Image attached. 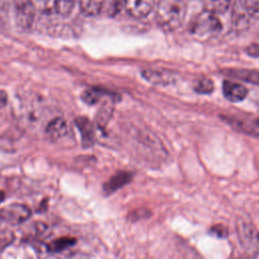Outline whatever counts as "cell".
<instances>
[{
	"label": "cell",
	"mask_w": 259,
	"mask_h": 259,
	"mask_svg": "<svg viewBox=\"0 0 259 259\" xmlns=\"http://www.w3.org/2000/svg\"><path fill=\"white\" fill-rule=\"evenodd\" d=\"M16 24L21 28H29L34 20L35 6L33 0H12Z\"/></svg>",
	"instance_id": "cell-3"
},
{
	"label": "cell",
	"mask_w": 259,
	"mask_h": 259,
	"mask_svg": "<svg viewBox=\"0 0 259 259\" xmlns=\"http://www.w3.org/2000/svg\"><path fill=\"white\" fill-rule=\"evenodd\" d=\"M35 9L44 14H53L57 10V0H33Z\"/></svg>",
	"instance_id": "cell-14"
},
{
	"label": "cell",
	"mask_w": 259,
	"mask_h": 259,
	"mask_svg": "<svg viewBox=\"0 0 259 259\" xmlns=\"http://www.w3.org/2000/svg\"><path fill=\"white\" fill-rule=\"evenodd\" d=\"M0 214L3 222L16 226L26 222L31 217V209L22 203H12L0 209Z\"/></svg>",
	"instance_id": "cell-5"
},
{
	"label": "cell",
	"mask_w": 259,
	"mask_h": 259,
	"mask_svg": "<svg viewBox=\"0 0 259 259\" xmlns=\"http://www.w3.org/2000/svg\"><path fill=\"white\" fill-rule=\"evenodd\" d=\"M132 179L133 173L128 171H119L115 173L113 176H111L110 179L104 183L103 191L106 195H109L112 192H115L117 189L123 187L128 182H131Z\"/></svg>",
	"instance_id": "cell-8"
},
{
	"label": "cell",
	"mask_w": 259,
	"mask_h": 259,
	"mask_svg": "<svg viewBox=\"0 0 259 259\" xmlns=\"http://www.w3.org/2000/svg\"><path fill=\"white\" fill-rule=\"evenodd\" d=\"M8 102V95L4 90L0 89V109L5 107Z\"/></svg>",
	"instance_id": "cell-22"
},
{
	"label": "cell",
	"mask_w": 259,
	"mask_h": 259,
	"mask_svg": "<svg viewBox=\"0 0 259 259\" xmlns=\"http://www.w3.org/2000/svg\"><path fill=\"white\" fill-rule=\"evenodd\" d=\"M238 259H246V258H238Z\"/></svg>",
	"instance_id": "cell-25"
},
{
	"label": "cell",
	"mask_w": 259,
	"mask_h": 259,
	"mask_svg": "<svg viewBox=\"0 0 259 259\" xmlns=\"http://www.w3.org/2000/svg\"><path fill=\"white\" fill-rule=\"evenodd\" d=\"M104 3L105 0H79L81 11L88 16L99 14Z\"/></svg>",
	"instance_id": "cell-10"
},
{
	"label": "cell",
	"mask_w": 259,
	"mask_h": 259,
	"mask_svg": "<svg viewBox=\"0 0 259 259\" xmlns=\"http://www.w3.org/2000/svg\"><path fill=\"white\" fill-rule=\"evenodd\" d=\"M3 222V220H2V218H1V214H0V225H1V223Z\"/></svg>",
	"instance_id": "cell-24"
},
{
	"label": "cell",
	"mask_w": 259,
	"mask_h": 259,
	"mask_svg": "<svg viewBox=\"0 0 259 259\" xmlns=\"http://www.w3.org/2000/svg\"><path fill=\"white\" fill-rule=\"evenodd\" d=\"M186 15L185 0H159L157 6V22L165 30L177 29Z\"/></svg>",
	"instance_id": "cell-1"
},
{
	"label": "cell",
	"mask_w": 259,
	"mask_h": 259,
	"mask_svg": "<svg viewBox=\"0 0 259 259\" xmlns=\"http://www.w3.org/2000/svg\"><path fill=\"white\" fill-rule=\"evenodd\" d=\"M68 132V123L63 117L52 119L46 126V135L49 140L56 142L66 136Z\"/></svg>",
	"instance_id": "cell-9"
},
{
	"label": "cell",
	"mask_w": 259,
	"mask_h": 259,
	"mask_svg": "<svg viewBox=\"0 0 259 259\" xmlns=\"http://www.w3.org/2000/svg\"><path fill=\"white\" fill-rule=\"evenodd\" d=\"M4 198H5V194H4V192H3V191H0V202H1V201H3V200H4Z\"/></svg>",
	"instance_id": "cell-23"
},
{
	"label": "cell",
	"mask_w": 259,
	"mask_h": 259,
	"mask_svg": "<svg viewBox=\"0 0 259 259\" xmlns=\"http://www.w3.org/2000/svg\"><path fill=\"white\" fill-rule=\"evenodd\" d=\"M222 29V23L217 14L203 10L199 12L190 22V32L201 38H208L217 35Z\"/></svg>",
	"instance_id": "cell-2"
},
{
	"label": "cell",
	"mask_w": 259,
	"mask_h": 259,
	"mask_svg": "<svg viewBox=\"0 0 259 259\" xmlns=\"http://www.w3.org/2000/svg\"><path fill=\"white\" fill-rule=\"evenodd\" d=\"M194 89L196 92L200 94H208L213 90V83L211 80L207 78H202L197 81V83L194 86Z\"/></svg>",
	"instance_id": "cell-16"
},
{
	"label": "cell",
	"mask_w": 259,
	"mask_h": 259,
	"mask_svg": "<svg viewBox=\"0 0 259 259\" xmlns=\"http://www.w3.org/2000/svg\"><path fill=\"white\" fill-rule=\"evenodd\" d=\"M76 243V238L73 237H60L58 239L53 240L51 243L48 244L47 248L50 252L53 253H59L62 252L71 246L75 245Z\"/></svg>",
	"instance_id": "cell-11"
},
{
	"label": "cell",
	"mask_w": 259,
	"mask_h": 259,
	"mask_svg": "<svg viewBox=\"0 0 259 259\" xmlns=\"http://www.w3.org/2000/svg\"><path fill=\"white\" fill-rule=\"evenodd\" d=\"M77 124L82 134L83 142L87 145H91L93 143V130L90 122L86 118L80 117L77 120Z\"/></svg>",
	"instance_id": "cell-13"
},
{
	"label": "cell",
	"mask_w": 259,
	"mask_h": 259,
	"mask_svg": "<svg viewBox=\"0 0 259 259\" xmlns=\"http://www.w3.org/2000/svg\"><path fill=\"white\" fill-rule=\"evenodd\" d=\"M237 233L240 239L242 246H244L247 250L257 253V230L254 224L245 219H239L237 221Z\"/></svg>",
	"instance_id": "cell-4"
},
{
	"label": "cell",
	"mask_w": 259,
	"mask_h": 259,
	"mask_svg": "<svg viewBox=\"0 0 259 259\" xmlns=\"http://www.w3.org/2000/svg\"><path fill=\"white\" fill-rule=\"evenodd\" d=\"M125 11L134 18L148 16L154 7L155 0H122Z\"/></svg>",
	"instance_id": "cell-6"
},
{
	"label": "cell",
	"mask_w": 259,
	"mask_h": 259,
	"mask_svg": "<svg viewBox=\"0 0 259 259\" xmlns=\"http://www.w3.org/2000/svg\"><path fill=\"white\" fill-rule=\"evenodd\" d=\"M14 240V235L13 233L6 231V232H2L0 234V250L7 247L9 244H11Z\"/></svg>",
	"instance_id": "cell-19"
},
{
	"label": "cell",
	"mask_w": 259,
	"mask_h": 259,
	"mask_svg": "<svg viewBox=\"0 0 259 259\" xmlns=\"http://www.w3.org/2000/svg\"><path fill=\"white\" fill-rule=\"evenodd\" d=\"M223 92L225 97L232 102H239L243 100L248 94V90L244 85L230 80L224 81Z\"/></svg>",
	"instance_id": "cell-7"
},
{
	"label": "cell",
	"mask_w": 259,
	"mask_h": 259,
	"mask_svg": "<svg viewBox=\"0 0 259 259\" xmlns=\"http://www.w3.org/2000/svg\"><path fill=\"white\" fill-rule=\"evenodd\" d=\"M74 2L75 0H57L56 13L61 14L63 16L68 15L74 7Z\"/></svg>",
	"instance_id": "cell-17"
},
{
	"label": "cell",
	"mask_w": 259,
	"mask_h": 259,
	"mask_svg": "<svg viewBox=\"0 0 259 259\" xmlns=\"http://www.w3.org/2000/svg\"><path fill=\"white\" fill-rule=\"evenodd\" d=\"M232 0H204L205 10L214 14L224 13L230 6Z\"/></svg>",
	"instance_id": "cell-12"
},
{
	"label": "cell",
	"mask_w": 259,
	"mask_h": 259,
	"mask_svg": "<svg viewBox=\"0 0 259 259\" xmlns=\"http://www.w3.org/2000/svg\"><path fill=\"white\" fill-rule=\"evenodd\" d=\"M210 232H211L213 235H215L217 237H220V238H226V237H228V235H229L228 227H226L225 225H222V224L212 226L211 229H210Z\"/></svg>",
	"instance_id": "cell-20"
},
{
	"label": "cell",
	"mask_w": 259,
	"mask_h": 259,
	"mask_svg": "<svg viewBox=\"0 0 259 259\" xmlns=\"http://www.w3.org/2000/svg\"><path fill=\"white\" fill-rule=\"evenodd\" d=\"M104 95V91H101L98 88H91L86 90L83 93V100L88 104H94L98 102V100L101 98V96Z\"/></svg>",
	"instance_id": "cell-15"
},
{
	"label": "cell",
	"mask_w": 259,
	"mask_h": 259,
	"mask_svg": "<svg viewBox=\"0 0 259 259\" xmlns=\"http://www.w3.org/2000/svg\"><path fill=\"white\" fill-rule=\"evenodd\" d=\"M111 116V109L110 108H102L100 113L98 114V122L101 126L107 123L108 119Z\"/></svg>",
	"instance_id": "cell-21"
},
{
	"label": "cell",
	"mask_w": 259,
	"mask_h": 259,
	"mask_svg": "<svg viewBox=\"0 0 259 259\" xmlns=\"http://www.w3.org/2000/svg\"><path fill=\"white\" fill-rule=\"evenodd\" d=\"M245 9L247 12L254 17H257L259 12V0H243Z\"/></svg>",
	"instance_id": "cell-18"
}]
</instances>
